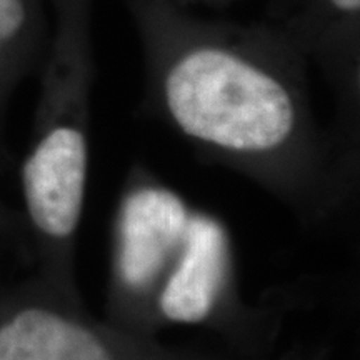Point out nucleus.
I'll list each match as a JSON object with an SVG mask.
<instances>
[{
  "instance_id": "obj_1",
  "label": "nucleus",
  "mask_w": 360,
  "mask_h": 360,
  "mask_svg": "<svg viewBox=\"0 0 360 360\" xmlns=\"http://www.w3.org/2000/svg\"><path fill=\"white\" fill-rule=\"evenodd\" d=\"M160 101L202 152L302 217H327L347 195L352 177L314 141L299 94L272 67L233 49L195 45L165 64Z\"/></svg>"
},
{
  "instance_id": "obj_2",
  "label": "nucleus",
  "mask_w": 360,
  "mask_h": 360,
  "mask_svg": "<svg viewBox=\"0 0 360 360\" xmlns=\"http://www.w3.org/2000/svg\"><path fill=\"white\" fill-rule=\"evenodd\" d=\"M192 209L146 170L129 174L114 220L107 314L115 326L157 323L155 304L186 238Z\"/></svg>"
},
{
  "instance_id": "obj_3",
  "label": "nucleus",
  "mask_w": 360,
  "mask_h": 360,
  "mask_svg": "<svg viewBox=\"0 0 360 360\" xmlns=\"http://www.w3.org/2000/svg\"><path fill=\"white\" fill-rule=\"evenodd\" d=\"M233 314L245 310L236 294L231 237L219 219L192 210L182 249L157 297V323L199 326Z\"/></svg>"
},
{
  "instance_id": "obj_4",
  "label": "nucleus",
  "mask_w": 360,
  "mask_h": 360,
  "mask_svg": "<svg viewBox=\"0 0 360 360\" xmlns=\"http://www.w3.org/2000/svg\"><path fill=\"white\" fill-rule=\"evenodd\" d=\"M89 142L77 122H58L45 132L22 170L27 214L49 244L69 247L84 212Z\"/></svg>"
},
{
  "instance_id": "obj_5",
  "label": "nucleus",
  "mask_w": 360,
  "mask_h": 360,
  "mask_svg": "<svg viewBox=\"0 0 360 360\" xmlns=\"http://www.w3.org/2000/svg\"><path fill=\"white\" fill-rule=\"evenodd\" d=\"M75 309L27 305L0 323V360H120L115 327Z\"/></svg>"
},
{
  "instance_id": "obj_6",
  "label": "nucleus",
  "mask_w": 360,
  "mask_h": 360,
  "mask_svg": "<svg viewBox=\"0 0 360 360\" xmlns=\"http://www.w3.org/2000/svg\"><path fill=\"white\" fill-rule=\"evenodd\" d=\"M24 22V0H0V49L19 34Z\"/></svg>"
},
{
  "instance_id": "obj_7",
  "label": "nucleus",
  "mask_w": 360,
  "mask_h": 360,
  "mask_svg": "<svg viewBox=\"0 0 360 360\" xmlns=\"http://www.w3.org/2000/svg\"><path fill=\"white\" fill-rule=\"evenodd\" d=\"M328 2H330L337 11L342 12L357 13L360 8V0H328Z\"/></svg>"
}]
</instances>
